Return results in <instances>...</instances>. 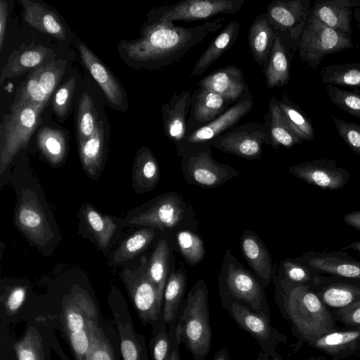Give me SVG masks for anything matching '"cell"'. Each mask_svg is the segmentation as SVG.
Wrapping results in <instances>:
<instances>
[{"instance_id":"cell-1","label":"cell","mask_w":360,"mask_h":360,"mask_svg":"<svg viewBox=\"0 0 360 360\" xmlns=\"http://www.w3.org/2000/svg\"><path fill=\"white\" fill-rule=\"evenodd\" d=\"M224 22L225 18H219L185 27L147 17L139 37L120 41L118 51L122 60L133 68H166L181 60L209 34L221 28Z\"/></svg>"},{"instance_id":"cell-2","label":"cell","mask_w":360,"mask_h":360,"mask_svg":"<svg viewBox=\"0 0 360 360\" xmlns=\"http://www.w3.org/2000/svg\"><path fill=\"white\" fill-rule=\"evenodd\" d=\"M276 302L297 339L295 351L303 343L311 345L325 334L339 329L333 313L309 285L281 278L276 286Z\"/></svg>"},{"instance_id":"cell-3","label":"cell","mask_w":360,"mask_h":360,"mask_svg":"<svg viewBox=\"0 0 360 360\" xmlns=\"http://www.w3.org/2000/svg\"><path fill=\"white\" fill-rule=\"evenodd\" d=\"M175 336L194 360H204L212 342L208 293L203 280L198 281L183 300L176 317Z\"/></svg>"},{"instance_id":"cell-4","label":"cell","mask_w":360,"mask_h":360,"mask_svg":"<svg viewBox=\"0 0 360 360\" xmlns=\"http://www.w3.org/2000/svg\"><path fill=\"white\" fill-rule=\"evenodd\" d=\"M41 111L28 103L13 102L0 125V174L25 148L41 121Z\"/></svg>"},{"instance_id":"cell-5","label":"cell","mask_w":360,"mask_h":360,"mask_svg":"<svg viewBox=\"0 0 360 360\" xmlns=\"http://www.w3.org/2000/svg\"><path fill=\"white\" fill-rule=\"evenodd\" d=\"M354 46L352 37L338 32L309 16L297 42L301 60L316 69L329 54Z\"/></svg>"},{"instance_id":"cell-6","label":"cell","mask_w":360,"mask_h":360,"mask_svg":"<svg viewBox=\"0 0 360 360\" xmlns=\"http://www.w3.org/2000/svg\"><path fill=\"white\" fill-rule=\"evenodd\" d=\"M210 145H202L177 151L181 158L186 180L192 184L214 188L239 174L229 165L212 158Z\"/></svg>"},{"instance_id":"cell-7","label":"cell","mask_w":360,"mask_h":360,"mask_svg":"<svg viewBox=\"0 0 360 360\" xmlns=\"http://www.w3.org/2000/svg\"><path fill=\"white\" fill-rule=\"evenodd\" d=\"M245 0H186L150 10L147 17L161 22L195 21L239 12Z\"/></svg>"},{"instance_id":"cell-8","label":"cell","mask_w":360,"mask_h":360,"mask_svg":"<svg viewBox=\"0 0 360 360\" xmlns=\"http://www.w3.org/2000/svg\"><path fill=\"white\" fill-rule=\"evenodd\" d=\"M221 300L229 316L257 341L262 351L270 356L278 353V345L285 343L287 337L271 325L270 319L226 296L221 295Z\"/></svg>"},{"instance_id":"cell-9","label":"cell","mask_w":360,"mask_h":360,"mask_svg":"<svg viewBox=\"0 0 360 360\" xmlns=\"http://www.w3.org/2000/svg\"><path fill=\"white\" fill-rule=\"evenodd\" d=\"M148 262L146 258H142L139 266L123 270L120 277L141 321L144 324H157L162 319V306L149 278Z\"/></svg>"},{"instance_id":"cell-10","label":"cell","mask_w":360,"mask_h":360,"mask_svg":"<svg viewBox=\"0 0 360 360\" xmlns=\"http://www.w3.org/2000/svg\"><path fill=\"white\" fill-rule=\"evenodd\" d=\"M269 142L268 129L263 124L248 122L225 131L210 145L223 152L252 160L261 157L263 145Z\"/></svg>"},{"instance_id":"cell-11","label":"cell","mask_w":360,"mask_h":360,"mask_svg":"<svg viewBox=\"0 0 360 360\" xmlns=\"http://www.w3.org/2000/svg\"><path fill=\"white\" fill-rule=\"evenodd\" d=\"M225 285L224 288H220L221 296H226L270 319V308L264 289L248 271L231 262Z\"/></svg>"},{"instance_id":"cell-12","label":"cell","mask_w":360,"mask_h":360,"mask_svg":"<svg viewBox=\"0 0 360 360\" xmlns=\"http://www.w3.org/2000/svg\"><path fill=\"white\" fill-rule=\"evenodd\" d=\"M310 0H274L267 6L268 20L275 31L287 34L293 52L309 16Z\"/></svg>"},{"instance_id":"cell-13","label":"cell","mask_w":360,"mask_h":360,"mask_svg":"<svg viewBox=\"0 0 360 360\" xmlns=\"http://www.w3.org/2000/svg\"><path fill=\"white\" fill-rule=\"evenodd\" d=\"M15 221L20 231L36 245L44 246L53 238L39 200L31 189L22 191Z\"/></svg>"},{"instance_id":"cell-14","label":"cell","mask_w":360,"mask_h":360,"mask_svg":"<svg viewBox=\"0 0 360 360\" xmlns=\"http://www.w3.org/2000/svg\"><path fill=\"white\" fill-rule=\"evenodd\" d=\"M253 105L251 94L243 97L213 121L187 134L176 148V152L198 146L210 145L214 139L236 127Z\"/></svg>"},{"instance_id":"cell-15","label":"cell","mask_w":360,"mask_h":360,"mask_svg":"<svg viewBox=\"0 0 360 360\" xmlns=\"http://www.w3.org/2000/svg\"><path fill=\"white\" fill-rule=\"evenodd\" d=\"M289 172L306 183L324 190H337L350 180L349 172L331 159H317L291 166Z\"/></svg>"},{"instance_id":"cell-16","label":"cell","mask_w":360,"mask_h":360,"mask_svg":"<svg viewBox=\"0 0 360 360\" xmlns=\"http://www.w3.org/2000/svg\"><path fill=\"white\" fill-rule=\"evenodd\" d=\"M332 312L360 299V280L319 274L309 285Z\"/></svg>"},{"instance_id":"cell-17","label":"cell","mask_w":360,"mask_h":360,"mask_svg":"<svg viewBox=\"0 0 360 360\" xmlns=\"http://www.w3.org/2000/svg\"><path fill=\"white\" fill-rule=\"evenodd\" d=\"M75 46L84 65L103 90L111 107L115 110L125 112L128 100L119 80L82 41L77 39Z\"/></svg>"},{"instance_id":"cell-18","label":"cell","mask_w":360,"mask_h":360,"mask_svg":"<svg viewBox=\"0 0 360 360\" xmlns=\"http://www.w3.org/2000/svg\"><path fill=\"white\" fill-rule=\"evenodd\" d=\"M295 259L316 274L360 280V261L352 258L343 250L309 251Z\"/></svg>"},{"instance_id":"cell-19","label":"cell","mask_w":360,"mask_h":360,"mask_svg":"<svg viewBox=\"0 0 360 360\" xmlns=\"http://www.w3.org/2000/svg\"><path fill=\"white\" fill-rule=\"evenodd\" d=\"M185 213L181 198L176 193L165 195L145 212L128 220L130 224L157 228L160 230L177 226Z\"/></svg>"},{"instance_id":"cell-20","label":"cell","mask_w":360,"mask_h":360,"mask_svg":"<svg viewBox=\"0 0 360 360\" xmlns=\"http://www.w3.org/2000/svg\"><path fill=\"white\" fill-rule=\"evenodd\" d=\"M53 50L41 44H22L13 50L3 67L0 83L55 60Z\"/></svg>"},{"instance_id":"cell-21","label":"cell","mask_w":360,"mask_h":360,"mask_svg":"<svg viewBox=\"0 0 360 360\" xmlns=\"http://www.w3.org/2000/svg\"><path fill=\"white\" fill-rule=\"evenodd\" d=\"M198 88L215 92L233 104L250 94L243 71L234 65L221 68L198 84Z\"/></svg>"},{"instance_id":"cell-22","label":"cell","mask_w":360,"mask_h":360,"mask_svg":"<svg viewBox=\"0 0 360 360\" xmlns=\"http://www.w3.org/2000/svg\"><path fill=\"white\" fill-rule=\"evenodd\" d=\"M231 103L215 92L200 88L195 89L191 96L187 134L217 118L230 108Z\"/></svg>"},{"instance_id":"cell-23","label":"cell","mask_w":360,"mask_h":360,"mask_svg":"<svg viewBox=\"0 0 360 360\" xmlns=\"http://www.w3.org/2000/svg\"><path fill=\"white\" fill-rule=\"evenodd\" d=\"M191 93L185 90L174 93L162 105V120L165 136L177 148L187 135V121L191 105Z\"/></svg>"},{"instance_id":"cell-24","label":"cell","mask_w":360,"mask_h":360,"mask_svg":"<svg viewBox=\"0 0 360 360\" xmlns=\"http://www.w3.org/2000/svg\"><path fill=\"white\" fill-rule=\"evenodd\" d=\"M359 6V0H318L311 7L310 16L351 37L353 11Z\"/></svg>"},{"instance_id":"cell-25","label":"cell","mask_w":360,"mask_h":360,"mask_svg":"<svg viewBox=\"0 0 360 360\" xmlns=\"http://www.w3.org/2000/svg\"><path fill=\"white\" fill-rule=\"evenodd\" d=\"M310 346L323 352L333 360L360 357V327L329 332Z\"/></svg>"},{"instance_id":"cell-26","label":"cell","mask_w":360,"mask_h":360,"mask_svg":"<svg viewBox=\"0 0 360 360\" xmlns=\"http://www.w3.org/2000/svg\"><path fill=\"white\" fill-rule=\"evenodd\" d=\"M274 44L265 71L266 85L269 89L282 87L290 78V39L284 33L275 31Z\"/></svg>"},{"instance_id":"cell-27","label":"cell","mask_w":360,"mask_h":360,"mask_svg":"<svg viewBox=\"0 0 360 360\" xmlns=\"http://www.w3.org/2000/svg\"><path fill=\"white\" fill-rule=\"evenodd\" d=\"M96 319H98L96 306L86 293H75L63 307V323L67 335L88 328L91 321Z\"/></svg>"},{"instance_id":"cell-28","label":"cell","mask_w":360,"mask_h":360,"mask_svg":"<svg viewBox=\"0 0 360 360\" xmlns=\"http://www.w3.org/2000/svg\"><path fill=\"white\" fill-rule=\"evenodd\" d=\"M24 20L31 27L60 40H65L66 30L58 15L48 6L38 1L20 0Z\"/></svg>"},{"instance_id":"cell-29","label":"cell","mask_w":360,"mask_h":360,"mask_svg":"<svg viewBox=\"0 0 360 360\" xmlns=\"http://www.w3.org/2000/svg\"><path fill=\"white\" fill-rule=\"evenodd\" d=\"M160 179V167L152 151L142 146L137 151L132 169V186L136 193L155 189Z\"/></svg>"},{"instance_id":"cell-30","label":"cell","mask_w":360,"mask_h":360,"mask_svg":"<svg viewBox=\"0 0 360 360\" xmlns=\"http://www.w3.org/2000/svg\"><path fill=\"white\" fill-rule=\"evenodd\" d=\"M263 124L268 129L269 145L274 149H278L280 146L289 149L302 143L288 126L282 115L278 100L274 96L269 98V108L264 115Z\"/></svg>"},{"instance_id":"cell-31","label":"cell","mask_w":360,"mask_h":360,"mask_svg":"<svg viewBox=\"0 0 360 360\" xmlns=\"http://www.w3.org/2000/svg\"><path fill=\"white\" fill-rule=\"evenodd\" d=\"M240 25L237 20L231 21L210 43L194 65L190 77L202 75L221 56L236 42Z\"/></svg>"},{"instance_id":"cell-32","label":"cell","mask_w":360,"mask_h":360,"mask_svg":"<svg viewBox=\"0 0 360 360\" xmlns=\"http://www.w3.org/2000/svg\"><path fill=\"white\" fill-rule=\"evenodd\" d=\"M266 12L257 16L248 31V44L255 61L263 68L269 59L275 37Z\"/></svg>"},{"instance_id":"cell-33","label":"cell","mask_w":360,"mask_h":360,"mask_svg":"<svg viewBox=\"0 0 360 360\" xmlns=\"http://www.w3.org/2000/svg\"><path fill=\"white\" fill-rule=\"evenodd\" d=\"M240 245L244 257L251 268L268 285L273 276V264L262 241L254 233L244 232Z\"/></svg>"},{"instance_id":"cell-34","label":"cell","mask_w":360,"mask_h":360,"mask_svg":"<svg viewBox=\"0 0 360 360\" xmlns=\"http://www.w3.org/2000/svg\"><path fill=\"white\" fill-rule=\"evenodd\" d=\"M186 289V276L181 271L169 273L164 295L162 310V321L169 332L175 331L177 314L183 302Z\"/></svg>"},{"instance_id":"cell-35","label":"cell","mask_w":360,"mask_h":360,"mask_svg":"<svg viewBox=\"0 0 360 360\" xmlns=\"http://www.w3.org/2000/svg\"><path fill=\"white\" fill-rule=\"evenodd\" d=\"M105 150V129L103 122L98 120L94 133L79 143V154L85 172L95 178L101 169Z\"/></svg>"},{"instance_id":"cell-36","label":"cell","mask_w":360,"mask_h":360,"mask_svg":"<svg viewBox=\"0 0 360 360\" xmlns=\"http://www.w3.org/2000/svg\"><path fill=\"white\" fill-rule=\"evenodd\" d=\"M37 144L46 159L51 164H60L65 158L68 144L64 131L42 127L37 133Z\"/></svg>"},{"instance_id":"cell-37","label":"cell","mask_w":360,"mask_h":360,"mask_svg":"<svg viewBox=\"0 0 360 360\" xmlns=\"http://www.w3.org/2000/svg\"><path fill=\"white\" fill-rule=\"evenodd\" d=\"M278 102L282 115L292 132L302 141L314 140V127L301 108L290 100L286 94Z\"/></svg>"},{"instance_id":"cell-38","label":"cell","mask_w":360,"mask_h":360,"mask_svg":"<svg viewBox=\"0 0 360 360\" xmlns=\"http://www.w3.org/2000/svg\"><path fill=\"white\" fill-rule=\"evenodd\" d=\"M169 249L165 239L160 240L148 262V274L155 285L158 300L162 306L163 295L167 280Z\"/></svg>"},{"instance_id":"cell-39","label":"cell","mask_w":360,"mask_h":360,"mask_svg":"<svg viewBox=\"0 0 360 360\" xmlns=\"http://www.w3.org/2000/svg\"><path fill=\"white\" fill-rule=\"evenodd\" d=\"M321 82L327 85L360 86V63L333 64L319 73Z\"/></svg>"},{"instance_id":"cell-40","label":"cell","mask_w":360,"mask_h":360,"mask_svg":"<svg viewBox=\"0 0 360 360\" xmlns=\"http://www.w3.org/2000/svg\"><path fill=\"white\" fill-rule=\"evenodd\" d=\"M82 214L100 247L106 248L117 229L113 220L109 216L98 212L91 205H86Z\"/></svg>"},{"instance_id":"cell-41","label":"cell","mask_w":360,"mask_h":360,"mask_svg":"<svg viewBox=\"0 0 360 360\" xmlns=\"http://www.w3.org/2000/svg\"><path fill=\"white\" fill-rule=\"evenodd\" d=\"M155 232L152 228L139 230L124 240L115 252L113 260L116 263L132 259L142 252L154 238Z\"/></svg>"},{"instance_id":"cell-42","label":"cell","mask_w":360,"mask_h":360,"mask_svg":"<svg viewBox=\"0 0 360 360\" xmlns=\"http://www.w3.org/2000/svg\"><path fill=\"white\" fill-rule=\"evenodd\" d=\"M98 122L93 100L86 92H84L79 99L76 116L78 143L91 136Z\"/></svg>"},{"instance_id":"cell-43","label":"cell","mask_w":360,"mask_h":360,"mask_svg":"<svg viewBox=\"0 0 360 360\" xmlns=\"http://www.w3.org/2000/svg\"><path fill=\"white\" fill-rule=\"evenodd\" d=\"M49 100L34 70L17 89L13 102L30 103L42 112Z\"/></svg>"},{"instance_id":"cell-44","label":"cell","mask_w":360,"mask_h":360,"mask_svg":"<svg viewBox=\"0 0 360 360\" xmlns=\"http://www.w3.org/2000/svg\"><path fill=\"white\" fill-rule=\"evenodd\" d=\"M118 331L124 360H147L144 342L137 337L131 324L129 322H118Z\"/></svg>"},{"instance_id":"cell-45","label":"cell","mask_w":360,"mask_h":360,"mask_svg":"<svg viewBox=\"0 0 360 360\" xmlns=\"http://www.w3.org/2000/svg\"><path fill=\"white\" fill-rule=\"evenodd\" d=\"M326 91L333 105L360 120V90L344 89L327 84Z\"/></svg>"},{"instance_id":"cell-46","label":"cell","mask_w":360,"mask_h":360,"mask_svg":"<svg viewBox=\"0 0 360 360\" xmlns=\"http://www.w3.org/2000/svg\"><path fill=\"white\" fill-rule=\"evenodd\" d=\"M65 66V60H55L34 70L39 83L49 99L63 77Z\"/></svg>"},{"instance_id":"cell-47","label":"cell","mask_w":360,"mask_h":360,"mask_svg":"<svg viewBox=\"0 0 360 360\" xmlns=\"http://www.w3.org/2000/svg\"><path fill=\"white\" fill-rule=\"evenodd\" d=\"M13 347L18 360H44L42 340L35 328L28 329Z\"/></svg>"},{"instance_id":"cell-48","label":"cell","mask_w":360,"mask_h":360,"mask_svg":"<svg viewBox=\"0 0 360 360\" xmlns=\"http://www.w3.org/2000/svg\"><path fill=\"white\" fill-rule=\"evenodd\" d=\"M176 242L181 255L190 265H196L203 259L204 245L195 233L187 230L180 231L176 234Z\"/></svg>"},{"instance_id":"cell-49","label":"cell","mask_w":360,"mask_h":360,"mask_svg":"<svg viewBox=\"0 0 360 360\" xmlns=\"http://www.w3.org/2000/svg\"><path fill=\"white\" fill-rule=\"evenodd\" d=\"M97 321L91 323L89 360H116L113 349Z\"/></svg>"},{"instance_id":"cell-50","label":"cell","mask_w":360,"mask_h":360,"mask_svg":"<svg viewBox=\"0 0 360 360\" xmlns=\"http://www.w3.org/2000/svg\"><path fill=\"white\" fill-rule=\"evenodd\" d=\"M76 86L75 77L66 80L55 93L52 108L58 119L63 121L68 115Z\"/></svg>"},{"instance_id":"cell-51","label":"cell","mask_w":360,"mask_h":360,"mask_svg":"<svg viewBox=\"0 0 360 360\" xmlns=\"http://www.w3.org/2000/svg\"><path fill=\"white\" fill-rule=\"evenodd\" d=\"M156 325L158 328L151 340L152 360H169L172 347L168 326L162 319Z\"/></svg>"},{"instance_id":"cell-52","label":"cell","mask_w":360,"mask_h":360,"mask_svg":"<svg viewBox=\"0 0 360 360\" xmlns=\"http://www.w3.org/2000/svg\"><path fill=\"white\" fill-rule=\"evenodd\" d=\"M284 276L281 278L288 282L310 285L317 275L309 268L296 259H286L283 262Z\"/></svg>"},{"instance_id":"cell-53","label":"cell","mask_w":360,"mask_h":360,"mask_svg":"<svg viewBox=\"0 0 360 360\" xmlns=\"http://www.w3.org/2000/svg\"><path fill=\"white\" fill-rule=\"evenodd\" d=\"M336 131L348 147L360 156V124L332 115Z\"/></svg>"},{"instance_id":"cell-54","label":"cell","mask_w":360,"mask_h":360,"mask_svg":"<svg viewBox=\"0 0 360 360\" xmlns=\"http://www.w3.org/2000/svg\"><path fill=\"white\" fill-rule=\"evenodd\" d=\"M333 313L335 321L343 325L350 328L360 327V299Z\"/></svg>"},{"instance_id":"cell-55","label":"cell","mask_w":360,"mask_h":360,"mask_svg":"<svg viewBox=\"0 0 360 360\" xmlns=\"http://www.w3.org/2000/svg\"><path fill=\"white\" fill-rule=\"evenodd\" d=\"M26 288L16 286L13 288L7 294L4 306L8 315L15 314L23 304L26 297Z\"/></svg>"},{"instance_id":"cell-56","label":"cell","mask_w":360,"mask_h":360,"mask_svg":"<svg viewBox=\"0 0 360 360\" xmlns=\"http://www.w3.org/2000/svg\"><path fill=\"white\" fill-rule=\"evenodd\" d=\"M8 19V6L5 1H0V50L2 49L6 36Z\"/></svg>"},{"instance_id":"cell-57","label":"cell","mask_w":360,"mask_h":360,"mask_svg":"<svg viewBox=\"0 0 360 360\" xmlns=\"http://www.w3.org/2000/svg\"><path fill=\"white\" fill-rule=\"evenodd\" d=\"M343 221L347 225L360 231V210L347 213L343 216Z\"/></svg>"},{"instance_id":"cell-58","label":"cell","mask_w":360,"mask_h":360,"mask_svg":"<svg viewBox=\"0 0 360 360\" xmlns=\"http://www.w3.org/2000/svg\"><path fill=\"white\" fill-rule=\"evenodd\" d=\"M172 340V352L169 360H181L179 355V345L181 344L179 340L175 336V332L169 333Z\"/></svg>"},{"instance_id":"cell-59","label":"cell","mask_w":360,"mask_h":360,"mask_svg":"<svg viewBox=\"0 0 360 360\" xmlns=\"http://www.w3.org/2000/svg\"><path fill=\"white\" fill-rule=\"evenodd\" d=\"M213 360H231L229 349L226 347L221 348L215 353Z\"/></svg>"},{"instance_id":"cell-60","label":"cell","mask_w":360,"mask_h":360,"mask_svg":"<svg viewBox=\"0 0 360 360\" xmlns=\"http://www.w3.org/2000/svg\"><path fill=\"white\" fill-rule=\"evenodd\" d=\"M255 360H283L279 353L274 356H270L268 354L261 351Z\"/></svg>"},{"instance_id":"cell-61","label":"cell","mask_w":360,"mask_h":360,"mask_svg":"<svg viewBox=\"0 0 360 360\" xmlns=\"http://www.w3.org/2000/svg\"><path fill=\"white\" fill-rule=\"evenodd\" d=\"M343 250H352L360 253V241H354L342 248Z\"/></svg>"},{"instance_id":"cell-62","label":"cell","mask_w":360,"mask_h":360,"mask_svg":"<svg viewBox=\"0 0 360 360\" xmlns=\"http://www.w3.org/2000/svg\"><path fill=\"white\" fill-rule=\"evenodd\" d=\"M353 17L356 21L358 30L360 32V6L354 10Z\"/></svg>"}]
</instances>
